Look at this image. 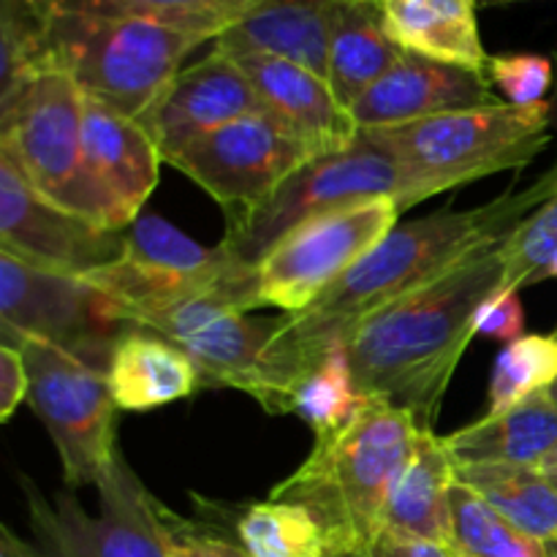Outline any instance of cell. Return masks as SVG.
Returning a JSON list of instances; mask_svg holds the SVG:
<instances>
[{
  "mask_svg": "<svg viewBox=\"0 0 557 557\" xmlns=\"http://www.w3.org/2000/svg\"><path fill=\"white\" fill-rule=\"evenodd\" d=\"M549 199L542 180L471 210H444L397 223L310 308L283 319L277 362L297 389L305 375L343 346L359 321L417 292L498 234H509ZM297 395V392H294Z\"/></svg>",
  "mask_w": 557,
  "mask_h": 557,
  "instance_id": "6da1fadb",
  "label": "cell"
},
{
  "mask_svg": "<svg viewBox=\"0 0 557 557\" xmlns=\"http://www.w3.org/2000/svg\"><path fill=\"white\" fill-rule=\"evenodd\" d=\"M509 234L487 239L444 275L359 321L343 343L359 395L395 403L433 428L451 375L476 337V310L500 288Z\"/></svg>",
  "mask_w": 557,
  "mask_h": 557,
  "instance_id": "7a4b0ae2",
  "label": "cell"
},
{
  "mask_svg": "<svg viewBox=\"0 0 557 557\" xmlns=\"http://www.w3.org/2000/svg\"><path fill=\"white\" fill-rule=\"evenodd\" d=\"M419 428L411 411L370 397L341 433L315 441L308 460L270 498L305 506L324 525L335 555L370 553Z\"/></svg>",
  "mask_w": 557,
  "mask_h": 557,
  "instance_id": "3957f363",
  "label": "cell"
},
{
  "mask_svg": "<svg viewBox=\"0 0 557 557\" xmlns=\"http://www.w3.org/2000/svg\"><path fill=\"white\" fill-rule=\"evenodd\" d=\"M553 103L460 109L392 128L362 131L384 147L403 172L400 210L435 194L522 169L549 145Z\"/></svg>",
  "mask_w": 557,
  "mask_h": 557,
  "instance_id": "277c9868",
  "label": "cell"
},
{
  "mask_svg": "<svg viewBox=\"0 0 557 557\" xmlns=\"http://www.w3.org/2000/svg\"><path fill=\"white\" fill-rule=\"evenodd\" d=\"M205 44H212V36L194 27L49 9L52 65L69 71L85 96L136 120Z\"/></svg>",
  "mask_w": 557,
  "mask_h": 557,
  "instance_id": "5b68a950",
  "label": "cell"
},
{
  "mask_svg": "<svg viewBox=\"0 0 557 557\" xmlns=\"http://www.w3.org/2000/svg\"><path fill=\"white\" fill-rule=\"evenodd\" d=\"M85 92L69 71L49 65L0 112V152L27 183L63 210L103 228H128L85 156Z\"/></svg>",
  "mask_w": 557,
  "mask_h": 557,
  "instance_id": "8992f818",
  "label": "cell"
},
{
  "mask_svg": "<svg viewBox=\"0 0 557 557\" xmlns=\"http://www.w3.org/2000/svg\"><path fill=\"white\" fill-rule=\"evenodd\" d=\"M125 324L166 337L194 362L205 386H226L253 397L267 413H292L294 384L277 362L283 319H250L218 297H185L136 308Z\"/></svg>",
  "mask_w": 557,
  "mask_h": 557,
  "instance_id": "52a82bcc",
  "label": "cell"
},
{
  "mask_svg": "<svg viewBox=\"0 0 557 557\" xmlns=\"http://www.w3.org/2000/svg\"><path fill=\"white\" fill-rule=\"evenodd\" d=\"M20 487L25 490L30 557H169L163 504L141 484L123 451L98 482L96 515L71 490L44 495L27 476H20Z\"/></svg>",
  "mask_w": 557,
  "mask_h": 557,
  "instance_id": "ba28073f",
  "label": "cell"
},
{
  "mask_svg": "<svg viewBox=\"0 0 557 557\" xmlns=\"http://www.w3.org/2000/svg\"><path fill=\"white\" fill-rule=\"evenodd\" d=\"M379 196H395L400 205L403 172L384 147L359 131L351 147L313 158L294 172L243 226L226 232L221 248L237 264L253 270L286 234L302 223Z\"/></svg>",
  "mask_w": 557,
  "mask_h": 557,
  "instance_id": "9c48e42d",
  "label": "cell"
},
{
  "mask_svg": "<svg viewBox=\"0 0 557 557\" xmlns=\"http://www.w3.org/2000/svg\"><path fill=\"white\" fill-rule=\"evenodd\" d=\"M27 364V403L47 428L69 490L98 487L117 457L114 406L107 373L49 343L16 337Z\"/></svg>",
  "mask_w": 557,
  "mask_h": 557,
  "instance_id": "30bf717a",
  "label": "cell"
},
{
  "mask_svg": "<svg viewBox=\"0 0 557 557\" xmlns=\"http://www.w3.org/2000/svg\"><path fill=\"white\" fill-rule=\"evenodd\" d=\"M128 330L112 299L85 277L38 270L0 250V341L33 337L107 373Z\"/></svg>",
  "mask_w": 557,
  "mask_h": 557,
  "instance_id": "8fae6325",
  "label": "cell"
},
{
  "mask_svg": "<svg viewBox=\"0 0 557 557\" xmlns=\"http://www.w3.org/2000/svg\"><path fill=\"white\" fill-rule=\"evenodd\" d=\"M400 215L395 196H379L297 226L253 267L256 308L302 313L370 253Z\"/></svg>",
  "mask_w": 557,
  "mask_h": 557,
  "instance_id": "7c38bea8",
  "label": "cell"
},
{
  "mask_svg": "<svg viewBox=\"0 0 557 557\" xmlns=\"http://www.w3.org/2000/svg\"><path fill=\"white\" fill-rule=\"evenodd\" d=\"M313 158L288 125L270 112H256L199 136L166 163L223 207L232 232Z\"/></svg>",
  "mask_w": 557,
  "mask_h": 557,
  "instance_id": "4fadbf2b",
  "label": "cell"
},
{
  "mask_svg": "<svg viewBox=\"0 0 557 557\" xmlns=\"http://www.w3.org/2000/svg\"><path fill=\"white\" fill-rule=\"evenodd\" d=\"M0 250L38 270L85 277L125 253V228H103L44 199L0 152Z\"/></svg>",
  "mask_w": 557,
  "mask_h": 557,
  "instance_id": "5bb4252c",
  "label": "cell"
},
{
  "mask_svg": "<svg viewBox=\"0 0 557 557\" xmlns=\"http://www.w3.org/2000/svg\"><path fill=\"white\" fill-rule=\"evenodd\" d=\"M256 112H264V103L243 65L232 54L210 49L207 58L169 82L139 123L150 131L166 163L199 136Z\"/></svg>",
  "mask_w": 557,
  "mask_h": 557,
  "instance_id": "9a60e30c",
  "label": "cell"
},
{
  "mask_svg": "<svg viewBox=\"0 0 557 557\" xmlns=\"http://www.w3.org/2000/svg\"><path fill=\"white\" fill-rule=\"evenodd\" d=\"M498 103H504V98L495 96L493 82L482 71L406 52L348 109V114L359 131H370Z\"/></svg>",
  "mask_w": 557,
  "mask_h": 557,
  "instance_id": "2e32d148",
  "label": "cell"
},
{
  "mask_svg": "<svg viewBox=\"0 0 557 557\" xmlns=\"http://www.w3.org/2000/svg\"><path fill=\"white\" fill-rule=\"evenodd\" d=\"M253 82L264 112L294 131L315 158L341 152L357 141L359 128L315 71L267 52L232 54Z\"/></svg>",
  "mask_w": 557,
  "mask_h": 557,
  "instance_id": "e0dca14e",
  "label": "cell"
},
{
  "mask_svg": "<svg viewBox=\"0 0 557 557\" xmlns=\"http://www.w3.org/2000/svg\"><path fill=\"white\" fill-rule=\"evenodd\" d=\"M82 131L92 174L131 226L161 177L163 156L156 139L139 120L90 96H85Z\"/></svg>",
  "mask_w": 557,
  "mask_h": 557,
  "instance_id": "ac0fdd59",
  "label": "cell"
},
{
  "mask_svg": "<svg viewBox=\"0 0 557 557\" xmlns=\"http://www.w3.org/2000/svg\"><path fill=\"white\" fill-rule=\"evenodd\" d=\"M341 0H261L212 49L226 54L267 52L294 60L326 79L330 38Z\"/></svg>",
  "mask_w": 557,
  "mask_h": 557,
  "instance_id": "d6986e66",
  "label": "cell"
},
{
  "mask_svg": "<svg viewBox=\"0 0 557 557\" xmlns=\"http://www.w3.org/2000/svg\"><path fill=\"white\" fill-rule=\"evenodd\" d=\"M392 41L408 54L487 74L476 0H375Z\"/></svg>",
  "mask_w": 557,
  "mask_h": 557,
  "instance_id": "ffe728a7",
  "label": "cell"
},
{
  "mask_svg": "<svg viewBox=\"0 0 557 557\" xmlns=\"http://www.w3.org/2000/svg\"><path fill=\"white\" fill-rule=\"evenodd\" d=\"M455 484V460L446 451L444 438L435 435L430 424H422L411 457L389 495L384 531L455 547V531H451Z\"/></svg>",
  "mask_w": 557,
  "mask_h": 557,
  "instance_id": "44dd1931",
  "label": "cell"
},
{
  "mask_svg": "<svg viewBox=\"0 0 557 557\" xmlns=\"http://www.w3.org/2000/svg\"><path fill=\"white\" fill-rule=\"evenodd\" d=\"M107 381L114 406L136 413L185 400L201 389V379L188 354L141 326H131L117 341Z\"/></svg>",
  "mask_w": 557,
  "mask_h": 557,
  "instance_id": "7402d4cb",
  "label": "cell"
},
{
  "mask_svg": "<svg viewBox=\"0 0 557 557\" xmlns=\"http://www.w3.org/2000/svg\"><path fill=\"white\" fill-rule=\"evenodd\" d=\"M555 444L557 406L547 392L504 413H487L444 438L455 466H539Z\"/></svg>",
  "mask_w": 557,
  "mask_h": 557,
  "instance_id": "603a6c76",
  "label": "cell"
},
{
  "mask_svg": "<svg viewBox=\"0 0 557 557\" xmlns=\"http://www.w3.org/2000/svg\"><path fill=\"white\" fill-rule=\"evenodd\" d=\"M403 49L389 38L375 0H341L326 58V82L351 109L397 60Z\"/></svg>",
  "mask_w": 557,
  "mask_h": 557,
  "instance_id": "cb8c5ba5",
  "label": "cell"
},
{
  "mask_svg": "<svg viewBox=\"0 0 557 557\" xmlns=\"http://www.w3.org/2000/svg\"><path fill=\"white\" fill-rule=\"evenodd\" d=\"M457 482L482 495L536 542L557 539V493L539 466H455Z\"/></svg>",
  "mask_w": 557,
  "mask_h": 557,
  "instance_id": "d4e9b609",
  "label": "cell"
},
{
  "mask_svg": "<svg viewBox=\"0 0 557 557\" xmlns=\"http://www.w3.org/2000/svg\"><path fill=\"white\" fill-rule=\"evenodd\" d=\"M234 539L248 557H330L335 555L324 525L305 506L259 500L234 517Z\"/></svg>",
  "mask_w": 557,
  "mask_h": 557,
  "instance_id": "484cf974",
  "label": "cell"
},
{
  "mask_svg": "<svg viewBox=\"0 0 557 557\" xmlns=\"http://www.w3.org/2000/svg\"><path fill=\"white\" fill-rule=\"evenodd\" d=\"M52 65L44 0H0V112Z\"/></svg>",
  "mask_w": 557,
  "mask_h": 557,
  "instance_id": "4316f807",
  "label": "cell"
},
{
  "mask_svg": "<svg viewBox=\"0 0 557 557\" xmlns=\"http://www.w3.org/2000/svg\"><path fill=\"white\" fill-rule=\"evenodd\" d=\"M52 11L98 16H139L166 25L194 27L215 41L261 0H44Z\"/></svg>",
  "mask_w": 557,
  "mask_h": 557,
  "instance_id": "83f0119b",
  "label": "cell"
},
{
  "mask_svg": "<svg viewBox=\"0 0 557 557\" xmlns=\"http://www.w3.org/2000/svg\"><path fill=\"white\" fill-rule=\"evenodd\" d=\"M125 259L156 270L180 272V275H221L237 270V261L218 245L205 248L188 234L180 232L161 215H139L125 228ZM250 270V267H248Z\"/></svg>",
  "mask_w": 557,
  "mask_h": 557,
  "instance_id": "f1b7e54d",
  "label": "cell"
},
{
  "mask_svg": "<svg viewBox=\"0 0 557 557\" xmlns=\"http://www.w3.org/2000/svg\"><path fill=\"white\" fill-rule=\"evenodd\" d=\"M368 397L359 395L346 348L337 346L297 386L292 413L315 433V441L341 433Z\"/></svg>",
  "mask_w": 557,
  "mask_h": 557,
  "instance_id": "f546056e",
  "label": "cell"
},
{
  "mask_svg": "<svg viewBox=\"0 0 557 557\" xmlns=\"http://www.w3.org/2000/svg\"><path fill=\"white\" fill-rule=\"evenodd\" d=\"M451 531L462 557H547V547L511 525L482 495L457 482L451 490Z\"/></svg>",
  "mask_w": 557,
  "mask_h": 557,
  "instance_id": "4dcf8cb0",
  "label": "cell"
},
{
  "mask_svg": "<svg viewBox=\"0 0 557 557\" xmlns=\"http://www.w3.org/2000/svg\"><path fill=\"white\" fill-rule=\"evenodd\" d=\"M557 381V330L549 335H522L506 343L495 357L490 379V411L504 413L528 397L547 392Z\"/></svg>",
  "mask_w": 557,
  "mask_h": 557,
  "instance_id": "1f68e13d",
  "label": "cell"
},
{
  "mask_svg": "<svg viewBox=\"0 0 557 557\" xmlns=\"http://www.w3.org/2000/svg\"><path fill=\"white\" fill-rule=\"evenodd\" d=\"M557 261V194L531 212L504 243L500 288L522 292L542 283Z\"/></svg>",
  "mask_w": 557,
  "mask_h": 557,
  "instance_id": "d6a6232c",
  "label": "cell"
},
{
  "mask_svg": "<svg viewBox=\"0 0 557 557\" xmlns=\"http://www.w3.org/2000/svg\"><path fill=\"white\" fill-rule=\"evenodd\" d=\"M487 79L504 92L506 103L533 107L547 101V90L555 82V63L544 54L517 52L490 58Z\"/></svg>",
  "mask_w": 557,
  "mask_h": 557,
  "instance_id": "836d02e7",
  "label": "cell"
},
{
  "mask_svg": "<svg viewBox=\"0 0 557 557\" xmlns=\"http://www.w3.org/2000/svg\"><path fill=\"white\" fill-rule=\"evenodd\" d=\"M161 531L169 557H248L237 539H228L218 528L172 515L166 506H161Z\"/></svg>",
  "mask_w": 557,
  "mask_h": 557,
  "instance_id": "e575fe53",
  "label": "cell"
},
{
  "mask_svg": "<svg viewBox=\"0 0 557 557\" xmlns=\"http://www.w3.org/2000/svg\"><path fill=\"white\" fill-rule=\"evenodd\" d=\"M473 330H476V335L495 337V341H520L522 330H525V310H522L520 292L498 288L495 294H490L482 308L476 310Z\"/></svg>",
  "mask_w": 557,
  "mask_h": 557,
  "instance_id": "d590c367",
  "label": "cell"
},
{
  "mask_svg": "<svg viewBox=\"0 0 557 557\" xmlns=\"http://www.w3.org/2000/svg\"><path fill=\"white\" fill-rule=\"evenodd\" d=\"M30 379L27 364L14 343L0 341V422H9L22 400H27Z\"/></svg>",
  "mask_w": 557,
  "mask_h": 557,
  "instance_id": "8d00e7d4",
  "label": "cell"
},
{
  "mask_svg": "<svg viewBox=\"0 0 557 557\" xmlns=\"http://www.w3.org/2000/svg\"><path fill=\"white\" fill-rule=\"evenodd\" d=\"M370 557H462L455 547L428 542V539L403 536V533L384 531L370 549Z\"/></svg>",
  "mask_w": 557,
  "mask_h": 557,
  "instance_id": "74e56055",
  "label": "cell"
},
{
  "mask_svg": "<svg viewBox=\"0 0 557 557\" xmlns=\"http://www.w3.org/2000/svg\"><path fill=\"white\" fill-rule=\"evenodd\" d=\"M0 557H30L25 539L16 536L9 525L0 528Z\"/></svg>",
  "mask_w": 557,
  "mask_h": 557,
  "instance_id": "f35d334b",
  "label": "cell"
},
{
  "mask_svg": "<svg viewBox=\"0 0 557 557\" xmlns=\"http://www.w3.org/2000/svg\"><path fill=\"white\" fill-rule=\"evenodd\" d=\"M539 471L544 473V479H547V482L553 484V490L557 493V444L547 451V457H544V460L539 462Z\"/></svg>",
  "mask_w": 557,
  "mask_h": 557,
  "instance_id": "ab89813d",
  "label": "cell"
},
{
  "mask_svg": "<svg viewBox=\"0 0 557 557\" xmlns=\"http://www.w3.org/2000/svg\"><path fill=\"white\" fill-rule=\"evenodd\" d=\"M555 87H557V58H555ZM555 112H557V98H555ZM542 185L547 188L549 196L557 194V161H555V166L542 177Z\"/></svg>",
  "mask_w": 557,
  "mask_h": 557,
  "instance_id": "60d3db41",
  "label": "cell"
},
{
  "mask_svg": "<svg viewBox=\"0 0 557 557\" xmlns=\"http://www.w3.org/2000/svg\"><path fill=\"white\" fill-rule=\"evenodd\" d=\"M479 5H506V3H515V0H476Z\"/></svg>",
  "mask_w": 557,
  "mask_h": 557,
  "instance_id": "b9f144b4",
  "label": "cell"
},
{
  "mask_svg": "<svg viewBox=\"0 0 557 557\" xmlns=\"http://www.w3.org/2000/svg\"><path fill=\"white\" fill-rule=\"evenodd\" d=\"M547 547V557H557V539H553V542L544 544Z\"/></svg>",
  "mask_w": 557,
  "mask_h": 557,
  "instance_id": "7bdbcfd3",
  "label": "cell"
},
{
  "mask_svg": "<svg viewBox=\"0 0 557 557\" xmlns=\"http://www.w3.org/2000/svg\"><path fill=\"white\" fill-rule=\"evenodd\" d=\"M330 557H370V553H337V555H330Z\"/></svg>",
  "mask_w": 557,
  "mask_h": 557,
  "instance_id": "ee69618b",
  "label": "cell"
},
{
  "mask_svg": "<svg viewBox=\"0 0 557 557\" xmlns=\"http://www.w3.org/2000/svg\"><path fill=\"white\" fill-rule=\"evenodd\" d=\"M547 395H549V400H553L555 406H557V381H555L553 386H549V389H547Z\"/></svg>",
  "mask_w": 557,
  "mask_h": 557,
  "instance_id": "f6af8a7d",
  "label": "cell"
},
{
  "mask_svg": "<svg viewBox=\"0 0 557 557\" xmlns=\"http://www.w3.org/2000/svg\"><path fill=\"white\" fill-rule=\"evenodd\" d=\"M549 277H557V261L553 264V270H549Z\"/></svg>",
  "mask_w": 557,
  "mask_h": 557,
  "instance_id": "bcb514c9",
  "label": "cell"
},
{
  "mask_svg": "<svg viewBox=\"0 0 557 557\" xmlns=\"http://www.w3.org/2000/svg\"><path fill=\"white\" fill-rule=\"evenodd\" d=\"M515 3H517V0H515Z\"/></svg>",
  "mask_w": 557,
  "mask_h": 557,
  "instance_id": "7dc6e473",
  "label": "cell"
}]
</instances>
